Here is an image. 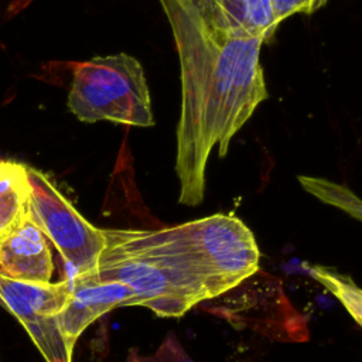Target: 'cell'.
I'll use <instances>...</instances> for the list:
<instances>
[{
    "instance_id": "4",
    "label": "cell",
    "mask_w": 362,
    "mask_h": 362,
    "mask_svg": "<svg viewBox=\"0 0 362 362\" xmlns=\"http://www.w3.org/2000/svg\"><path fill=\"white\" fill-rule=\"evenodd\" d=\"M31 194L27 214L57 247L72 277L92 272L105 246L103 229L86 221L40 170L28 167Z\"/></svg>"
},
{
    "instance_id": "12",
    "label": "cell",
    "mask_w": 362,
    "mask_h": 362,
    "mask_svg": "<svg viewBox=\"0 0 362 362\" xmlns=\"http://www.w3.org/2000/svg\"><path fill=\"white\" fill-rule=\"evenodd\" d=\"M327 1L328 0H272L279 24L293 14H311L325 6Z\"/></svg>"
},
{
    "instance_id": "11",
    "label": "cell",
    "mask_w": 362,
    "mask_h": 362,
    "mask_svg": "<svg viewBox=\"0 0 362 362\" xmlns=\"http://www.w3.org/2000/svg\"><path fill=\"white\" fill-rule=\"evenodd\" d=\"M311 277L331 293L354 321L362 328V287L349 276L324 266H313Z\"/></svg>"
},
{
    "instance_id": "7",
    "label": "cell",
    "mask_w": 362,
    "mask_h": 362,
    "mask_svg": "<svg viewBox=\"0 0 362 362\" xmlns=\"http://www.w3.org/2000/svg\"><path fill=\"white\" fill-rule=\"evenodd\" d=\"M48 242L27 214L0 239V273L24 283H49L54 260Z\"/></svg>"
},
{
    "instance_id": "5",
    "label": "cell",
    "mask_w": 362,
    "mask_h": 362,
    "mask_svg": "<svg viewBox=\"0 0 362 362\" xmlns=\"http://www.w3.org/2000/svg\"><path fill=\"white\" fill-rule=\"evenodd\" d=\"M71 296V280L24 283L0 273V298L27 329L45 362H71L72 346L65 339L58 315Z\"/></svg>"
},
{
    "instance_id": "3",
    "label": "cell",
    "mask_w": 362,
    "mask_h": 362,
    "mask_svg": "<svg viewBox=\"0 0 362 362\" xmlns=\"http://www.w3.org/2000/svg\"><path fill=\"white\" fill-rule=\"evenodd\" d=\"M68 107L86 123L109 120L139 127L154 124L143 66L127 54L96 57L78 65Z\"/></svg>"
},
{
    "instance_id": "10",
    "label": "cell",
    "mask_w": 362,
    "mask_h": 362,
    "mask_svg": "<svg viewBox=\"0 0 362 362\" xmlns=\"http://www.w3.org/2000/svg\"><path fill=\"white\" fill-rule=\"evenodd\" d=\"M298 182L304 191L315 197L318 201L331 205L351 218L362 222V198L349 187L322 177L298 175Z\"/></svg>"
},
{
    "instance_id": "6",
    "label": "cell",
    "mask_w": 362,
    "mask_h": 362,
    "mask_svg": "<svg viewBox=\"0 0 362 362\" xmlns=\"http://www.w3.org/2000/svg\"><path fill=\"white\" fill-rule=\"evenodd\" d=\"M71 280V296L59 313V327L74 348L79 335L99 317L116 307L134 305L136 296L130 287L116 281H95L76 276Z\"/></svg>"
},
{
    "instance_id": "13",
    "label": "cell",
    "mask_w": 362,
    "mask_h": 362,
    "mask_svg": "<svg viewBox=\"0 0 362 362\" xmlns=\"http://www.w3.org/2000/svg\"><path fill=\"white\" fill-rule=\"evenodd\" d=\"M0 304H1V298H0Z\"/></svg>"
},
{
    "instance_id": "1",
    "label": "cell",
    "mask_w": 362,
    "mask_h": 362,
    "mask_svg": "<svg viewBox=\"0 0 362 362\" xmlns=\"http://www.w3.org/2000/svg\"><path fill=\"white\" fill-rule=\"evenodd\" d=\"M96 267L82 274L130 287L134 305L178 318L259 270L253 232L233 214H214L158 229H103Z\"/></svg>"
},
{
    "instance_id": "8",
    "label": "cell",
    "mask_w": 362,
    "mask_h": 362,
    "mask_svg": "<svg viewBox=\"0 0 362 362\" xmlns=\"http://www.w3.org/2000/svg\"><path fill=\"white\" fill-rule=\"evenodd\" d=\"M204 21L232 38H257L267 44L279 23L272 0H192Z\"/></svg>"
},
{
    "instance_id": "2",
    "label": "cell",
    "mask_w": 362,
    "mask_h": 362,
    "mask_svg": "<svg viewBox=\"0 0 362 362\" xmlns=\"http://www.w3.org/2000/svg\"><path fill=\"white\" fill-rule=\"evenodd\" d=\"M177 44L181 113L177 124L178 202L195 206L205 194L212 150L226 156L235 134L269 98L260 64L263 41L212 30L192 0H158Z\"/></svg>"
},
{
    "instance_id": "9",
    "label": "cell",
    "mask_w": 362,
    "mask_h": 362,
    "mask_svg": "<svg viewBox=\"0 0 362 362\" xmlns=\"http://www.w3.org/2000/svg\"><path fill=\"white\" fill-rule=\"evenodd\" d=\"M30 194L28 165L0 160V239L27 215Z\"/></svg>"
}]
</instances>
